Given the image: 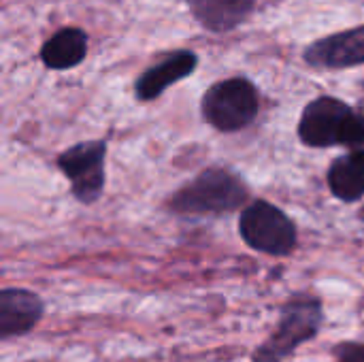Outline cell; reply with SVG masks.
Returning a JSON list of instances; mask_svg holds the SVG:
<instances>
[{
  "label": "cell",
  "mask_w": 364,
  "mask_h": 362,
  "mask_svg": "<svg viewBox=\"0 0 364 362\" xmlns=\"http://www.w3.org/2000/svg\"><path fill=\"white\" fill-rule=\"evenodd\" d=\"M250 186L228 166H207L179 186L166 201L175 215H226L250 203Z\"/></svg>",
  "instance_id": "6da1fadb"
},
{
  "label": "cell",
  "mask_w": 364,
  "mask_h": 362,
  "mask_svg": "<svg viewBox=\"0 0 364 362\" xmlns=\"http://www.w3.org/2000/svg\"><path fill=\"white\" fill-rule=\"evenodd\" d=\"M296 134L311 149L364 147V111L337 96L322 94L303 107Z\"/></svg>",
  "instance_id": "7a4b0ae2"
},
{
  "label": "cell",
  "mask_w": 364,
  "mask_h": 362,
  "mask_svg": "<svg viewBox=\"0 0 364 362\" xmlns=\"http://www.w3.org/2000/svg\"><path fill=\"white\" fill-rule=\"evenodd\" d=\"M324 305L318 297L292 294L279 309V318L271 335L254 350L252 362H284L294 352L314 341L324 326Z\"/></svg>",
  "instance_id": "3957f363"
},
{
  "label": "cell",
  "mask_w": 364,
  "mask_h": 362,
  "mask_svg": "<svg viewBox=\"0 0 364 362\" xmlns=\"http://www.w3.org/2000/svg\"><path fill=\"white\" fill-rule=\"evenodd\" d=\"M260 113V92L243 75L226 77L207 87L200 98V117L218 132L232 134L250 128Z\"/></svg>",
  "instance_id": "277c9868"
},
{
  "label": "cell",
  "mask_w": 364,
  "mask_h": 362,
  "mask_svg": "<svg viewBox=\"0 0 364 362\" xmlns=\"http://www.w3.org/2000/svg\"><path fill=\"white\" fill-rule=\"evenodd\" d=\"M239 237L250 250L273 258H286L299 245L294 220L267 198H254L241 209Z\"/></svg>",
  "instance_id": "5b68a950"
},
{
  "label": "cell",
  "mask_w": 364,
  "mask_h": 362,
  "mask_svg": "<svg viewBox=\"0 0 364 362\" xmlns=\"http://www.w3.org/2000/svg\"><path fill=\"white\" fill-rule=\"evenodd\" d=\"M107 151V139H90L79 141L58 154L55 166L70 183V196L79 205H94L105 194Z\"/></svg>",
  "instance_id": "8992f818"
},
{
  "label": "cell",
  "mask_w": 364,
  "mask_h": 362,
  "mask_svg": "<svg viewBox=\"0 0 364 362\" xmlns=\"http://www.w3.org/2000/svg\"><path fill=\"white\" fill-rule=\"evenodd\" d=\"M305 64L316 70H346L364 64V23L316 38L303 51Z\"/></svg>",
  "instance_id": "52a82bcc"
},
{
  "label": "cell",
  "mask_w": 364,
  "mask_h": 362,
  "mask_svg": "<svg viewBox=\"0 0 364 362\" xmlns=\"http://www.w3.org/2000/svg\"><path fill=\"white\" fill-rule=\"evenodd\" d=\"M198 62V53H194L192 49H173L164 53L134 79V98L139 102L158 100L168 87L194 75Z\"/></svg>",
  "instance_id": "ba28073f"
},
{
  "label": "cell",
  "mask_w": 364,
  "mask_h": 362,
  "mask_svg": "<svg viewBox=\"0 0 364 362\" xmlns=\"http://www.w3.org/2000/svg\"><path fill=\"white\" fill-rule=\"evenodd\" d=\"M45 316L43 299L26 288L0 290V339L11 341L28 335Z\"/></svg>",
  "instance_id": "9c48e42d"
},
{
  "label": "cell",
  "mask_w": 364,
  "mask_h": 362,
  "mask_svg": "<svg viewBox=\"0 0 364 362\" xmlns=\"http://www.w3.org/2000/svg\"><path fill=\"white\" fill-rule=\"evenodd\" d=\"M194 21L211 34H228L245 23L258 0H183Z\"/></svg>",
  "instance_id": "30bf717a"
},
{
  "label": "cell",
  "mask_w": 364,
  "mask_h": 362,
  "mask_svg": "<svg viewBox=\"0 0 364 362\" xmlns=\"http://www.w3.org/2000/svg\"><path fill=\"white\" fill-rule=\"evenodd\" d=\"M90 49V36L83 28L64 26L55 30L41 47V62L49 70H70L77 68Z\"/></svg>",
  "instance_id": "8fae6325"
},
{
  "label": "cell",
  "mask_w": 364,
  "mask_h": 362,
  "mask_svg": "<svg viewBox=\"0 0 364 362\" xmlns=\"http://www.w3.org/2000/svg\"><path fill=\"white\" fill-rule=\"evenodd\" d=\"M326 183L341 203H358L364 198V147L350 149L335 158L326 171Z\"/></svg>",
  "instance_id": "7c38bea8"
},
{
  "label": "cell",
  "mask_w": 364,
  "mask_h": 362,
  "mask_svg": "<svg viewBox=\"0 0 364 362\" xmlns=\"http://www.w3.org/2000/svg\"><path fill=\"white\" fill-rule=\"evenodd\" d=\"M333 356L337 358V362H364V344L358 341L337 344L333 348Z\"/></svg>",
  "instance_id": "4fadbf2b"
}]
</instances>
